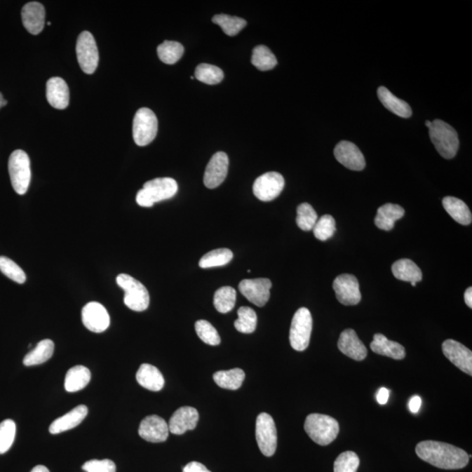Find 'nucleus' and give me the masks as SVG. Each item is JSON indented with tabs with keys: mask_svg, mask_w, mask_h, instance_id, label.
Instances as JSON below:
<instances>
[{
	"mask_svg": "<svg viewBox=\"0 0 472 472\" xmlns=\"http://www.w3.org/2000/svg\"><path fill=\"white\" fill-rule=\"evenodd\" d=\"M389 398V391L385 388H382L379 390L377 393V402L381 404V405H385L388 403Z\"/></svg>",
	"mask_w": 472,
	"mask_h": 472,
	"instance_id": "nucleus-49",
	"label": "nucleus"
},
{
	"mask_svg": "<svg viewBox=\"0 0 472 472\" xmlns=\"http://www.w3.org/2000/svg\"><path fill=\"white\" fill-rule=\"evenodd\" d=\"M429 130L432 143L439 154L446 159L455 157L459 148V135L456 130L439 119L433 121Z\"/></svg>",
	"mask_w": 472,
	"mask_h": 472,
	"instance_id": "nucleus-4",
	"label": "nucleus"
},
{
	"mask_svg": "<svg viewBox=\"0 0 472 472\" xmlns=\"http://www.w3.org/2000/svg\"><path fill=\"white\" fill-rule=\"evenodd\" d=\"M55 352V343L51 339H43L37 344L34 349L30 351L23 360L27 367H34L45 363L50 360Z\"/></svg>",
	"mask_w": 472,
	"mask_h": 472,
	"instance_id": "nucleus-30",
	"label": "nucleus"
},
{
	"mask_svg": "<svg viewBox=\"0 0 472 472\" xmlns=\"http://www.w3.org/2000/svg\"><path fill=\"white\" fill-rule=\"evenodd\" d=\"M31 472H50L48 469L47 467L44 466H37L34 468L33 470H32Z\"/></svg>",
	"mask_w": 472,
	"mask_h": 472,
	"instance_id": "nucleus-51",
	"label": "nucleus"
},
{
	"mask_svg": "<svg viewBox=\"0 0 472 472\" xmlns=\"http://www.w3.org/2000/svg\"><path fill=\"white\" fill-rule=\"evenodd\" d=\"M257 315L253 309L248 306L241 307L238 310V319L235 321V328L241 333H253L257 329Z\"/></svg>",
	"mask_w": 472,
	"mask_h": 472,
	"instance_id": "nucleus-36",
	"label": "nucleus"
},
{
	"mask_svg": "<svg viewBox=\"0 0 472 472\" xmlns=\"http://www.w3.org/2000/svg\"><path fill=\"white\" fill-rule=\"evenodd\" d=\"M422 405V399L420 396H415L411 398L409 403V407L411 412L417 413L420 410Z\"/></svg>",
	"mask_w": 472,
	"mask_h": 472,
	"instance_id": "nucleus-48",
	"label": "nucleus"
},
{
	"mask_svg": "<svg viewBox=\"0 0 472 472\" xmlns=\"http://www.w3.org/2000/svg\"><path fill=\"white\" fill-rule=\"evenodd\" d=\"M158 119L148 108L138 109L133 119V133L135 143L145 147L155 140L158 133Z\"/></svg>",
	"mask_w": 472,
	"mask_h": 472,
	"instance_id": "nucleus-7",
	"label": "nucleus"
},
{
	"mask_svg": "<svg viewBox=\"0 0 472 472\" xmlns=\"http://www.w3.org/2000/svg\"><path fill=\"white\" fill-rule=\"evenodd\" d=\"M255 438L261 452L265 457L274 455L278 447V431L274 420L267 413H261L257 418Z\"/></svg>",
	"mask_w": 472,
	"mask_h": 472,
	"instance_id": "nucleus-9",
	"label": "nucleus"
},
{
	"mask_svg": "<svg viewBox=\"0 0 472 472\" xmlns=\"http://www.w3.org/2000/svg\"><path fill=\"white\" fill-rule=\"evenodd\" d=\"M0 271L13 282L22 285L27 280V276L22 269L13 260L6 257H0Z\"/></svg>",
	"mask_w": 472,
	"mask_h": 472,
	"instance_id": "nucleus-43",
	"label": "nucleus"
},
{
	"mask_svg": "<svg viewBox=\"0 0 472 472\" xmlns=\"http://www.w3.org/2000/svg\"><path fill=\"white\" fill-rule=\"evenodd\" d=\"M169 427L166 422L159 415H149L141 422L138 434L145 441L163 443L169 436Z\"/></svg>",
	"mask_w": 472,
	"mask_h": 472,
	"instance_id": "nucleus-17",
	"label": "nucleus"
},
{
	"mask_svg": "<svg viewBox=\"0 0 472 472\" xmlns=\"http://www.w3.org/2000/svg\"><path fill=\"white\" fill-rule=\"evenodd\" d=\"M443 205L448 214L459 224L470 225L472 215L469 208L463 201L455 197H445Z\"/></svg>",
	"mask_w": 472,
	"mask_h": 472,
	"instance_id": "nucleus-29",
	"label": "nucleus"
},
{
	"mask_svg": "<svg viewBox=\"0 0 472 472\" xmlns=\"http://www.w3.org/2000/svg\"><path fill=\"white\" fill-rule=\"evenodd\" d=\"M229 159L228 155L219 151L213 156L209 161L204 175L205 186L209 189L221 186L228 175Z\"/></svg>",
	"mask_w": 472,
	"mask_h": 472,
	"instance_id": "nucleus-15",
	"label": "nucleus"
},
{
	"mask_svg": "<svg viewBox=\"0 0 472 472\" xmlns=\"http://www.w3.org/2000/svg\"><path fill=\"white\" fill-rule=\"evenodd\" d=\"M392 272L395 278L400 281L418 283L422 279L420 268L410 259H400L392 266Z\"/></svg>",
	"mask_w": 472,
	"mask_h": 472,
	"instance_id": "nucleus-31",
	"label": "nucleus"
},
{
	"mask_svg": "<svg viewBox=\"0 0 472 472\" xmlns=\"http://www.w3.org/2000/svg\"><path fill=\"white\" fill-rule=\"evenodd\" d=\"M464 301H466V304H467V306H469V308H472V288L470 287V288H468L466 290V292H464Z\"/></svg>",
	"mask_w": 472,
	"mask_h": 472,
	"instance_id": "nucleus-50",
	"label": "nucleus"
},
{
	"mask_svg": "<svg viewBox=\"0 0 472 472\" xmlns=\"http://www.w3.org/2000/svg\"><path fill=\"white\" fill-rule=\"evenodd\" d=\"M47 99L49 104L58 109H64L69 104V90L66 81L53 77L47 83Z\"/></svg>",
	"mask_w": 472,
	"mask_h": 472,
	"instance_id": "nucleus-23",
	"label": "nucleus"
},
{
	"mask_svg": "<svg viewBox=\"0 0 472 472\" xmlns=\"http://www.w3.org/2000/svg\"><path fill=\"white\" fill-rule=\"evenodd\" d=\"M405 215V210L399 205L388 203L382 205L378 209L375 223L378 229L390 231L393 229L395 223L402 219Z\"/></svg>",
	"mask_w": 472,
	"mask_h": 472,
	"instance_id": "nucleus-26",
	"label": "nucleus"
},
{
	"mask_svg": "<svg viewBox=\"0 0 472 472\" xmlns=\"http://www.w3.org/2000/svg\"><path fill=\"white\" fill-rule=\"evenodd\" d=\"M88 413V407L85 405H78L69 413L62 415L55 421L53 422L49 432L53 435H58L60 433L70 431L83 422Z\"/></svg>",
	"mask_w": 472,
	"mask_h": 472,
	"instance_id": "nucleus-22",
	"label": "nucleus"
},
{
	"mask_svg": "<svg viewBox=\"0 0 472 472\" xmlns=\"http://www.w3.org/2000/svg\"><path fill=\"white\" fill-rule=\"evenodd\" d=\"M16 436V424L11 419H6L0 424V455L11 449Z\"/></svg>",
	"mask_w": 472,
	"mask_h": 472,
	"instance_id": "nucleus-44",
	"label": "nucleus"
},
{
	"mask_svg": "<svg viewBox=\"0 0 472 472\" xmlns=\"http://www.w3.org/2000/svg\"><path fill=\"white\" fill-rule=\"evenodd\" d=\"M336 232V222L332 215H323L321 219L316 222L313 228V233L318 240L325 241L335 236Z\"/></svg>",
	"mask_w": 472,
	"mask_h": 472,
	"instance_id": "nucleus-41",
	"label": "nucleus"
},
{
	"mask_svg": "<svg viewBox=\"0 0 472 472\" xmlns=\"http://www.w3.org/2000/svg\"><path fill=\"white\" fill-rule=\"evenodd\" d=\"M8 170L14 191L20 195L26 194L31 181L30 159L27 152L14 151L9 158Z\"/></svg>",
	"mask_w": 472,
	"mask_h": 472,
	"instance_id": "nucleus-6",
	"label": "nucleus"
},
{
	"mask_svg": "<svg viewBox=\"0 0 472 472\" xmlns=\"http://www.w3.org/2000/svg\"><path fill=\"white\" fill-rule=\"evenodd\" d=\"M91 379L90 369L84 365H76L67 371L64 386L67 392L81 391L88 385Z\"/></svg>",
	"mask_w": 472,
	"mask_h": 472,
	"instance_id": "nucleus-28",
	"label": "nucleus"
},
{
	"mask_svg": "<svg viewBox=\"0 0 472 472\" xmlns=\"http://www.w3.org/2000/svg\"><path fill=\"white\" fill-rule=\"evenodd\" d=\"M335 156L340 164L353 171H362L365 168L363 154L357 145L351 142H339L335 149Z\"/></svg>",
	"mask_w": 472,
	"mask_h": 472,
	"instance_id": "nucleus-18",
	"label": "nucleus"
},
{
	"mask_svg": "<svg viewBox=\"0 0 472 472\" xmlns=\"http://www.w3.org/2000/svg\"><path fill=\"white\" fill-rule=\"evenodd\" d=\"M116 283L124 290L123 302L126 306L134 311H144L150 304V295L144 285L133 276L120 274Z\"/></svg>",
	"mask_w": 472,
	"mask_h": 472,
	"instance_id": "nucleus-5",
	"label": "nucleus"
},
{
	"mask_svg": "<svg viewBox=\"0 0 472 472\" xmlns=\"http://www.w3.org/2000/svg\"><path fill=\"white\" fill-rule=\"evenodd\" d=\"M236 302V290L230 286L220 288L215 294L214 304L220 313H228L235 307Z\"/></svg>",
	"mask_w": 472,
	"mask_h": 472,
	"instance_id": "nucleus-35",
	"label": "nucleus"
},
{
	"mask_svg": "<svg viewBox=\"0 0 472 472\" xmlns=\"http://www.w3.org/2000/svg\"><path fill=\"white\" fill-rule=\"evenodd\" d=\"M285 184V179L279 173H266L255 180L253 184V193L258 200L271 201L282 193Z\"/></svg>",
	"mask_w": 472,
	"mask_h": 472,
	"instance_id": "nucleus-11",
	"label": "nucleus"
},
{
	"mask_svg": "<svg viewBox=\"0 0 472 472\" xmlns=\"http://www.w3.org/2000/svg\"><path fill=\"white\" fill-rule=\"evenodd\" d=\"M232 258L233 252L229 248H218L203 255L198 265L202 269L221 267V266L228 264Z\"/></svg>",
	"mask_w": 472,
	"mask_h": 472,
	"instance_id": "nucleus-34",
	"label": "nucleus"
},
{
	"mask_svg": "<svg viewBox=\"0 0 472 472\" xmlns=\"http://www.w3.org/2000/svg\"><path fill=\"white\" fill-rule=\"evenodd\" d=\"M78 62L84 73L91 74L97 69L99 53L97 42L90 32L84 31L79 35L76 42Z\"/></svg>",
	"mask_w": 472,
	"mask_h": 472,
	"instance_id": "nucleus-10",
	"label": "nucleus"
},
{
	"mask_svg": "<svg viewBox=\"0 0 472 472\" xmlns=\"http://www.w3.org/2000/svg\"><path fill=\"white\" fill-rule=\"evenodd\" d=\"M136 379L138 384L150 391H161L165 386V379L161 372L150 364L140 365L137 372Z\"/></svg>",
	"mask_w": 472,
	"mask_h": 472,
	"instance_id": "nucleus-24",
	"label": "nucleus"
},
{
	"mask_svg": "<svg viewBox=\"0 0 472 472\" xmlns=\"http://www.w3.org/2000/svg\"><path fill=\"white\" fill-rule=\"evenodd\" d=\"M81 319L88 330L95 333L104 332L111 325V317L106 308L97 302H90L81 311Z\"/></svg>",
	"mask_w": 472,
	"mask_h": 472,
	"instance_id": "nucleus-13",
	"label": "nucleus"
},
{
	"mask_svg": "<svg viewBox=\"0 0 472 472\" xmlns=\"http://www.w3.org/2000/svg\"><path fill=\"white\" fill-rule=\"evenodd\" d=\"M177 191L176 180L172 177H158L144 183L143 189L137 194V203L143 208H151L161 202L175 196Z\"/></svg>",
	"mask_w": 472,
	"mask_h": 472,
	"instance_id": "nucleus-2",
	"label": "nucleus"
},
{
	"mask_svg": "<svg viewBox=\"0 0 472 472\" xmlns=\"http://www.w3.org/2000/svg\"><path fill=\"white\" fill-rule=\"evenodd\" d=\"M304 431L312 441L326 446L335 441L339 432V422L329 415L311 414L304 422Z\"/></svg>",
	"mask_w": 472,
	"mask_h": 472,
	"instance_id": "nucleus-3",
	"label": "nucleus"
},
{
	"mask_svg": "<svg viewBox=\"0 0 472 472\" xmlns=\"http://www.w3.org/2000/svg\"><path fill=\"white\" fill-rule=\"evenodd\" d=\"M245 372L241 368L219 371L214 375V381L220 388L229 390L239 389L243 385Z\"/></svg>",
	"mask_w": 472,
	"mask_h": 472,
	"instance_id": "nucleus-32",
	"label": "nucleus"
},
{
	"mask_svg": "<svg viewBox=\"0 0 472 472\" xmlns=\"http://www.w3.org/2000/svg\"><path fill=\"white\" fill-rule=\"evenodd\" d=\"M51 22H48V26H50Z\"/></svg>",
	"mask_w": 472,
	"mask_h": 472,
	"instance_id": "nucleus-55",
	"label": "nucleus"
},
{
	"mask_svg": "<svg viewBox=\"0 0 472 472\" xmlns=\"http://www.w3.org/2000/svg\"><path fill=\"white\" fill-rule=\"evenodd\" d=\"M338 347L340 352L354 360H365L368 355L367 347L358 339L357 333L353 329H346L340 335Z\"/></svg>",
	"mask_w": 472,
	"mask_h": 472,
	"instance_id": "nucleus-20",
	"label": "nucleus"
},
{
	"mask_svg": "<svg viewBox=\"0 0 472 472\" xmlns=\"http://www.w3.org/2000/svg\"><path fill=\"white\" fill-rule=\"evenodd\" d=\"M157 51L161 62L173 65L182 58L184 47L180 42L166 41L159 46Z\"/></svg>",
	"mask_w": 472,
	"mask_h": 472,
	"instance_id": "nucleus-37",
	"label": "nucleus"
},
{
	"mask_svg": "<svg viewBox=\"0 0 472 472\" xmlns=\"http://www.w3.org/2000/svg\"><path fill=\"white\" fill-rule=\"evenodd\" d=\"M443 353L448 360L461 371L472 375V352L462 344L453 339L443 343Z\"/></svg>",
	"mask_w": 472,
	"mask_h": 472,
	"instance_id": "nucleus-16",
	"label": "nucleus"
},
{
	"mask_svg": "<svg viewBox=\"0 0 472 472\" xmlns=\"http://www.w3.org/2000/svg\"><path fill=\"white\" fill-rule=\"evenodd\" d=\"M360 459L353 452L340 454L335 462V472H357Z\"/></svg>",
	"mask_w": 472,
	"mask_h": 472,
	"instance_id": "nucleus-45",
	"label": "nucleus"
},
{
	"mask_svg": "<svg viewBox=\"0 0 472 472\" xmlns=\"http://www.w3.org/2000/svg\"><path fill=\"white\" fill-rule=\"evenodd\" d=\"M195 78L197 80L209 85L222 83L224 78V73L220 67L211 64L201 63L195 69Z\"/></svg>",
	"mask_w": 472,
	"mask_h": 472,
	"instance_id": "nucleus-38",
	"label": "nucleus"
},
{
	"mask_svg": "<svg viewBox=\"0 0 472 472\" xmlns=\"http://www.w3.org/2000/svg\"><path fill=\"white\" fill-rule=\"evenodd\" d=\"M411 285L415 287L417 286V283H411Z\"/></svg>",
	"mask_w": 472,
	"mask_h": 472,
	"instance_id": "nucleus-54",
	"label": "nucleus"
},
{
	"mask_svg": "<svg viewBox=\"0 0 472 472\" xmlns=\"http://www.w3.org/2000/svg\"><path fill=\"white\" fill-rule=\"evenodd\" d=\"M7 104V101L5 100L3 97V95L0 93V109L4 107V106H6Z\"/></svg>",
	"mask_w": 472,
	"mask_h": 472,
	"instance_id": "nucleus-52",
	"label": "nucleus"
},
{
	"mask_svg": "<svg viewBox=\"0 0 472 472\" xmlns=\"http://www.w3.org/2000/svg\"><path fill=\"white\" fill-rule=\"evenodd\" d=\"M195 330L202 342L208 345L218 346L221 343L217 330L207 321H198L195 323Z\"/></svg>",
	"mask_w": 472,
	"mask_h": 472,
	"instance_id": "nucleus-42",
	"label": "nucleus"
},
{
	"mask_svg": "<svg viewBox=\"0 0 472 472\" xmlns=\"http://www.w3.org/2000/svg\"><path fill=\"white\" fill-rule=\"evenodd\" d=\"M213 22L222 27L229 36H235L246 27V20L239 17H232L227 14H218L213 18Z\"/></svg>",
	"mask_w": 472,
	"mask_h": 472,
	"instance_id": "nucleus-39",
	"label": "nucleus"
},
{
	"mask_svg": "<svg viewBox=\"0 0 472 472\" xmlns=\"http://www.w3.org/2000/svg\"><path fill=\"white\" fill-rule=\"evenodd\" d=\"M271 287L268 278L245 279L240 283L239 290L252 304L262 307L271 297Z\"/></svg>",
	"mask_w": 472,
	"mask_h": 472,
	"instance_id": "nucleus-12",
	"label": "nucleus"
},
{
	"mask_svg": "<svg viewBox=\"0 0 472 472\" xmlns=\"http://www.w3.org/2000/svg\"><path fill=\"white\" fill-rule=\"evenodd\" d=\"M378 97L381 100L382 104L389 111L395 113L396 115L400 116V118L409 119L412 115V109H411L409 104L396 97L388 88L379 87L378 88Z\"/></svg>",
	"mask_w": 472,
	"mask_h": 472,
	"instance_id": "nucleus-27",
	"label": "nucleus"
},
{
	"mask_svg": "<svg viewBox=\"0 0 472 472\" xmlns=\"http://www.w3.org/2000/svg\"><path fill=\"white\" fill-rule=\"evenodd\" d=\"M198 413L191 407H181L172 415L169 421V431L175 435H183L188 431L196 428Z\"/></svg>",
	"mask_w": 472,
	"mask_h": 472,
	"instance_id": "nucleus-19",
	"label": "nucleus"
},
{
	"mask_svg": "<svg viewBox=\"0 0 472 472\" xmlns=\"http://www.w3.org/2000/svg\"><path fill=\"white\" fill-rule=\"evenodd\" d=\"M21 17L25 28L32 34H41L45 26L46 11L39 2H29L23 6Z\"/></svg>",
	"mask_w": 472,
	"mask_h": 472,
	"instance_id": "nucleus-21",
	"label": "nucleus"
},
{
	"mask_svg": "<svg viewBox=\"0 0 472 472\" xmlns=\"http://www.w3.org/2000/svg\"><path fill=\"white\" fill-rule=\"evenodd\" d=\"M251 62L257 69L268 71L274 69L278 64V60L269 48L260 45L253 49Z\"/></svg>",
	"mask_w": 472,
	"mask_h": 472,
	"instance_id": "nucleus-33",
	"label": "nucleus"
},
{
	"mask_svg": "<svg viewBox=\"0 0 472 472\" xmlns=\"http://www.w3.org/2000/svg\"><path fill=\"white\" fill-rule=\"evenodd\" d=\"M337 299L340 304L346 305H356L361 300L360 285L356 278L353 275L343 274L337 278L333 282Z\"/></svg>",
	"mask_w": 472,
	"mask_h": 472,
	"instance_id": "nucleus-14",
	"label": "nucleus"
},
{
	"mask_svg": "<svg viewBox=\"0 0 472 472\" xmlns=\"http://www.w3.org/2000/svg\"><path fill=\"white\" fill-rule=\"evenodd\" d=\"M83 470L86 472H116V466L113 461L109 459L88 461L83 466Z\"/></svg>",
	"mask_w": 472,
	"mask_h": 472,
	"instance_id": "nucleus-46",
	"label": "nucleus"
},
{
	"mask_svg": "<svg viewBox=\"0 0 472 472\" xmlns=\"http://www.w3.org/2000/svg\"><path fill=\"white\" fill-rule=\"evenodd\" d=\"M312 332V317L307 308H300L292 318L290 330V343L294 350L307 349Z\"/></svg>",
	"mask_w": 472,
	"mask_h": 472,
	"instance_id": "nucleus-8",
	"label": "nucleus"
},
{
	"mask_svg": "<svg viewBox=\"0 0 472 472\" xmlns=\"http://www.w3.org/2000/svg\"><path fill=\"white\" fill-rule=\"evenodd\" d=\"M422 460L443 470L463 469L469 463V455L464 450L436 441H422L415 448Z\"/></svg>",
	"mask_w": 472,
	"mask_h": 472,
	"instance_id": "nucleus-1",
	"label": "nucleus"
},
{
	"mask_svg": "<svg viewBox=\"0 0 472 472\" xmlns=\"http://www.w3.org/2000/svg\"><path fill=\"white\" fill-rule=\"evenodd\" d=\"M297 224L304 231H310L313 229L318 221L317 213L310 204L303 203L298 205L297 209Z\"/></svg>",
	"mask_w": 472,
	"mask_h": 472,
	"instance_id": "nucleus-40",
	"label": "nucleus"
},
{
	"mask_svg": "<svg viewBox=\"0 0 472 472\" xmlns=\"http://www.w3.org/2000/svg\"><path fill=\"white\" fill-rule=\"evenodd\" d=\"M183 472H211L207 467L198 462H191L184 467Z\"/></svg>",
	"mask_w": 472,
	"mask_h": 472,
	"instance_id": "nucleus-47",
	"label": "nucleus"
},
{
	"mask_svg": "<svg viewBox=\"0 0 472 472\" xmlns=\"http://www.w3.org/2000/svg\"><path fill=\"white\" fill-rule=\"evenodd\" d=\"M431 123L432 122H431V121H427V122H426V123H425L426 126H428V128L431 127Z\"/></svg>",
	"mask_w": 472,
	"mask_h": 472,
	"instance_id": "nucleus-53",
	"label": "nucleus"
},
{
	"mask_svg": "<svg viewBox=\"0 0 472 472\" xmlns=\"http://www.w3.org/2000/svg\"><path fill=\"white\" fill-rule=\"evenodd\" d=\"M372 352L393 358L403 360L406 356L405 349L400 344L389 340L381 333H376L370 344Z\"/></svg>",
	"mask_w": 472,
	"mask_h": 472,
	"instance_id": "nucleus-25",
	"label": "nucleus"
}]
</instances>
